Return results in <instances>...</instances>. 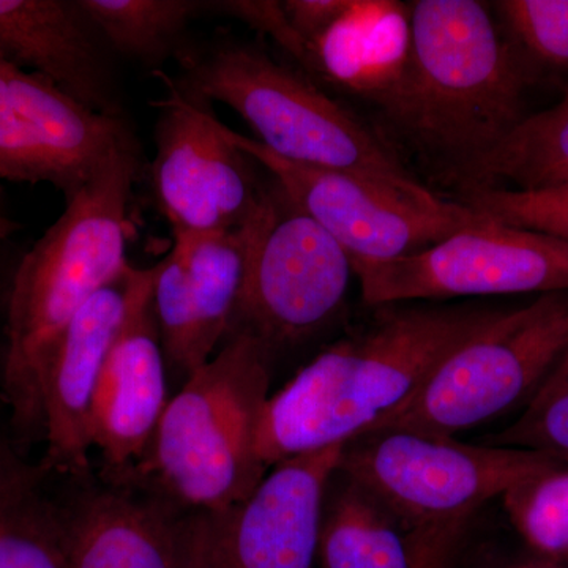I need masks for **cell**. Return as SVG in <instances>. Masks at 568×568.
<instances>
[{
	"instance_id": "6da1fadb",
	"label": "cell",
	"mask_w": 568,
	"mask_h": 568,
	"mask_svg": "<svg viewBox=\"0 0 568 568\" xmlns=\"http://www.w3.org/2000/svg\"><path fill=\"white\" fill-rule=\"evenodd\" d=\"M376 308L368 327L328 346L268 396L257 437L268 469L372 432L499 313L470 305Z\"/></svg>"
},
{
	"instance_id": "7a4b0ae2",
	"label": "cell",
	"mask_w": 568,
	"mask_h": 568,
	"mask_svg": "<svg viewBox=\"0 0 568 568\" xmlns=\"http://www.w3.org/2000/svg\"><path fill=\"white\" fill-rule=\"evenodd\" d=\"M141 171V148L115 152L20 257L3 324L2 362V394L20 436H43L44 383L63 332L130 264V201Z\"/></svg>"
},
{
	"instance_id": "3957f363",
	"label": "cell",
	"mask_w": 568,
	"mask_h": 568,
	"mask_svg": "<svg viewBox=\"0 0 568 568\" xmlns=\"http://www.w3.org/2000/svg\"><path fill=\"white\" fill-rule=\"evenodd\" d=\"M181 88L237 112L257 140L287 162L361 174L418 203H447L407 171L399 156L353 111L304 71L275 62L253 44L219 37L175 54Z\"/></svg>"
},
{
	"instance_id": "277c9868",
	"label": "cell",
	"mask_w": 568,
	"mask_h": 568,
	"mask_svg": "<svg viewBox=\"0 0 568 568\" xmlns=\"http://www.w3.org/2000/svg\"><path fill=\"white\" fill-rule=\"evenodd\" d=\"M409 18V77L395 122L463 166L525 118L530 73L484 2L417 0Z\"/></svg>"
},
{
	"instance_id": "5b68a950",
	"label": "cell",
	"mask_w": 568,
	"mask_h": 568,
	"mask_svg": "<svg viewBox=\"0 0 568 568\" xmlns=\"http://www.w3.org/2000/svg\"><path fill=\"white\" fill-rule=\"evenodd\" d=\"M272 357L263 339L237 328L168 402L144 463L175 506L223 510L268 473L257 437Z\"/></svg>"
},
{
	"instance_id": "8992f818",
	"label": "cell",
	"mask_w": 568,
	"mask_h": 568,
	"mask_svg": "<svg viewBox=\"0 0 568 568\" xmlns=\"http://www.w3.org/2000/svg\"><path fill=\"white\" fill-rule=\"evenodd\" d=\"M564 465L568 457L549 452L377 429L345 444L338 470L407 525L458 556L481 508Z\"/></svg>"
},
{
	"instance_id": "52a82bcc",
	"label": "cell",
	"mask_w": 568,
	"mask_h": 568,
	"mask_svg": "<svg viewBox=\"0 0 568 568\" xmlns=\"http://www.w3.org/2000/svg\"><path fill=\"white\" fill-rule=\"evenodd\" d=\"M568 354V291L499 313L377 429L454 436L525 410ZM368 432V433H372Z\"/></svg>"
},
{
	"instance_id": "ba28073f",
	"label": "cell",
	"mask_w": 568,
	"mask_h": 568,
	"mask_svg": "<svg viewBox=\"0 0 568 568\" xmlns=\"http://www.w3.org/2000/svg\"><path fill=\"white\" fill-rule=\"evenodd\" d=\"M245 233L244 287L231 332H252L275 353L342 312L354 276L349 254L274 181Z\"/></svg>"
},
{
	"instance_id": "9c48e42d",
	"label": "cell",
	"mask_w": 568,
	"mask_h": 568,
	"mask_svg": "<svg viewBox=\"0 0 568 568\" xmlns=\"http://www.w3.org/2000/svg\"><path fill=\"white\" fill-rule=\"evenodd\" d=\"M353 261L366 305L568 291V246L484 216L443 241L387 261Z\"/></svg>"
},
{
	"instance_id": "30bf717a",
	"label": "cell",
	"mask_w": 568,
	"mask_h": 568,
	"mask_svg": "<svg viewBox=\"0 0 568 568\" xmlns=\"http://www.w3.org/2000/svg\"><path fill=\"white\" fill-rule=\"evenodd\" d=\"M224 134L267 171L284 194L327 231L351 260H395L484 220L463 203L426 205L365 175L287 162L227 125Z\"/></svg>"
},
{
	"instance_id": "8fae6325",
	"label": "cell",
	"mask_w": 568,
	"mask_h": 568,
	"mask_svg": "<svg viewBox=\"0 0 568 568\" xmlns=\"http://www.w3.org/2000/svg\"><path fill=\"white\" fill-rule=\"evenodd\" d=\"M343 447L284 459L241 503L189 514L190 568H315Z\"/></svg>"
},
{
	"instance_id": "7c38bea8",
	"label": "cell",
	"mask_w": 568,
	"mask_h": 568,
	"mask_svg": "<svg viewBox=\"0 0 568 568\" xmlns=\"http://www.w3.org/2000/svg\"><path fill=\"white\" fill-rule=\"evenodd\" d=\"M156 74L166 92L152 102L159 108L152 178L173 234L241 230L265 192L256 162L227 140L211 102Z\"/></svg>"
},
{
	"instance_id": "4fadbf2b",
	"label": "cell",
	"mask_w": 568,
	"mask_h": 568,
	"mask_svg": "<svg viewBox=\"0 0 568 568\" xmlns=\"http://www.w3.org/2000/svg\"><path fill=\"white\" fill-rule=\"evenodd\" d=\"M155 267L153 304L166 365L185 377L207 364L233 328L246 265V233H174Z\"/></svg>"
},
{
	"instance_id": "5bb4252c",
	"label": "cell",
	"mask_w": 568,
	"mask_h": 568,
	"mask_svg": "<svg viewBox=\"0 0 568 568\" xmlns=\"http://www.w3.org/2000/svg\"><path fill=\"white\" fill-rule=\"evenodd\" d=\"M153 282L155 267H132L125 315L92 398V447L115 470L144 462L170 402Z\"/></svg>"
},
{
	"instance_id": "9a60e30c",
	"label": "cell",
	"mask_w": 568,
	"mask_h": 568,
	"mask_svg": "<svg viewBox=\"0 0 568 568\" xmlns=\"http://www.w3.org/2000/svg\"><path fill=\"white\" fill-rule=\"evenodd\" d=\"M111 48L80 0H0V59L47 78L89 110L126 118Z\"/></svg>"
},
{
	"instance_id": "2e32d148",
	"label": "cell",
	"mask_w": 568,
	"mask_h": 568,
	"mask_svg": "<svg viewBox=\"0 0 568 568\" xmlns=\"http://www.w3.org/2000/svg\"><path fill=\"white\" fill-rule=\"evenodd\" d=\"M132 264L92 295L63 332L52 357L43 394V437L47 455L41 466L78 473L91 452V406L104 358L121 327L129 302Z\"/></svg>"
},
{
	"instance_id": "e0dca14e",
	"label": "cell",
	"mask_w": 568,
	"mask_h": 568,
	"mask_svg": "<svg viewBox=\"0 0 568 568\" xmlns=\"http://www.w3.org/2000/svg\"><path fill=\"white\" fill-rule=\"evenodd\" d=\"M69 568H190L186 519L122 489L58 504Z\"/></svg>"
},
{
	"instance_id": "ac0fdd59",
	"label": "cell",
	"mask_w": 568,
	"mask_h": 568,
	"mask_svg": "<svg viewBox=\"0 0 568 568\" xmlns=\"http://www.w3.org/2000/svg\"><path fill=\"white\" fill-rule=\"evenodd\" d=\"M310 52L313 81L338 85L396 121L409 77V6L394 0H351L349 9Z\"/></svg>"
},
{
	"instance_id": "d6986e66",
	"label": "cell",
	"mask_w": 568,
	"mask_h": 568,
	"mask_svg": "<svg viewBox=\"0 0 568 568\" xmlns=\"http://www.w3.org/2000/svg\"><path fill=\"white\" fill-rule=\"evenodd\" d=\"M6 73L14 108L65 181V200L91 181L115 152L141 148L126 118L89 110L47 78L9 62Z\"/></svg>"
},
{
	"instance_id": "ffe728a7",
	"label": "cell",
	"mask_w": 568,
	"mask_h": 568,
	"mask_svg": "<svg viewBox=\"0 0 568 568\" xmlns=\"http://www.w3.org/2000/svg\"><path fill=\"white\" fill-rule=\"evenodd\" d=\"M457 558L336 469L324 503L323 568H454Z\"/></svg>"
},
{
	"instance_id": "44dd1931",
	"label": "cell",
	"mask_w": 568,
	"mask_h": 568,
	"mask_svg": "<svg viewBox=\"0 0 568 568\" xmlns=\"http://www.w3.org/2000/svg\"><path fill=\"white\" fill-rule=\"evenodd\" d=\"M463 189L538 190L568 186V93L523 118L495 148L455 170Z\"/></svg>"
},
{
	"instance_id": "7402d4cb",
	"label": "cell",
	"mask_w": 568,
	"mask_h": 568,
	"mask_svg": "<svg viewBox=\"0 0 568 568\" xmlns=\"http://www.w3.org/2000/svg\"><path fill=\"white\" fill-rule=\"evenodd\" d=\"M114 54L155 67L178 54L190 22L211 2L200 0H80Z\"/></svg>"
},
{
	"instance_id": "603a6c76",
	"label": "cell",
	"mask_w": 568,
	"mask_h": 568,
	"mask_svg": "<svg viewBox=\"0 0 568 568\" xmlns=\"http://www.w3.org/2000/svg\"><path fill=\"white\" fill-rule=\"evenodd\" d=\"M41 477L0 507V568H69L58 503L41 493Z\"/></svg>"
},
{
	"instance_id": "cb8c5ba5",
	"label": "cell",
	"mask_w": 568,
	"mask_h": 568,
	"mask_svg": "<svg viewBox=\"0 0 568 568\" xmlns=\"http://www.w3.org/2000/svg\"><path fill=\"white\" fill-rule=\"evenodd\" d=\"M503 500L529 551L568 567V465L529 478Z\"/></svg>"
},
{
	"instance_id": "d4e9b609",
	"label": "cell",
	"mask_w": 568,
	"mask_h": 568,
	"mask_svg": "<svg viewBox=\"0 0 568 568\" xmlns=\"http://www.w3.org/2000/svg\"><path fill=\"white\" fill-rule=\"evenodd\" d=\"M493 10L529 73L568 70V0H499Z\"/></svg>"
},
{
	"instance_id": "484cf974",
	"label": "cell",
	"mask_w": 568,
	"mask_h": 568,
	"mask_svg": "<svg viewBox=\"0 0 568 568\" xmlns=\"http://www.w3.org/2000/svg\"><path fill=\"white\" fill-rule=\"evenodd\" d=\"M463 204L489 220L549 235L568 246V186L538 192L469 189Z\"/></svg>"
},
{
	"instance_id": "4316f807",
	"label": "cell",
	"mask_w": 568,
	"mask_h": 568,
	"mask_svg": "<svg viewBox=\"0 0 568 568\" xmlns=\"http://www.w3.org/2000/svg\"><path fill=\"white\" fill-rule=\"evenodd\" d=\"M484 444L568 457V354L517 420Z\"/></svg>"
},
{
	"instance_id": "83f0119b",
	"label": "cell",
	"mask_w": 568,
	"mask_h": 568,
	"mask_svg": "<svg viewBox=\"0 0 568 568\" xmlns=\"http://www.w3.org/2000/svg\"><path fill=\"white\" fill-rule=\"evenodd\" d=\"M0 181L50 183L67 192L65 181L48 159L11 100L6 62L0 59Z\"/></svg>"
},
{
	"instance_id": "f1b7e54d",
	"label": "cell",
	"mask_w": 568,
	"mask_h": 568,
	"mask_svg": "<svg viewBox=\"0 0 568 568\" xmlns=\"http://www.w3.org/2000/svg\"><path fill=\"white\" fill-rule=\"evenodd\" d=\"M212 9L223 11L235 20L245 22L257 32L271 37L280 48L312 78V52L284 17L282 3L268 0H233V2H212Z\"/></svg>"
},
{
	"instance_id": "f546056e",
	"label": "cell",
	"mask_w": 568,
	"mask_h": 568,
	"mask_svg": "<svg viewBox=\"0 0 568 568\" xmlns=\"http://www.w3.org/2000/svg\"><path fill=\"white\" fill-rule=\"evenodd\" d=\"M280 3L291 28L308 47H312L345 14L351 0H284Z\"/></svg>"
},
{
	"instance_id": "4dcf8cb0",
	"label": "cell",
	"mask_w": 568,
	"mask_h": 568,
	"mask_svg": "<svg viewBox=\"0 0 568 568\" xmlns=\"http://www.w3.org/2000/svg\"><path fill=\"white\" fill-rule=\"evenodd\" d=\"M43 467L26 465L6 437L0 436V507L43 476Z\"/></svg>"
},
{
	"instance_id": "1f68e13d",
	"label": "cell",
	"mask_w": 568,
	"mask_h": 568,
	"mask_svg": "<svg viewBox=\"0 0 568 568\" xmlns=\"http://www.w3.org/2000/svg\"><path fill=\"white\" fill-rule=\"evenodd\" d=\"M3 242L6 241H0V323L6 324L11 284L20 260H14L13 254L3 248Z\"/></svg>"
},
{
	"instance_id": "d6a6232c",
	"label": "cell",
	"mask_w": 568,
	"mask_h": 568,
	"mask_svg": "<svg viewBox=\"0 0 568 568\" xmlns=\"http://www.w3.org/2000/svg\"><path fill=\"white\" fill-rule=\"evenodd\" d=\"M503 568H568L558 560L545 558V556L536 555V552L529 551L528 555L521 556V558L511 560L507 566Z\"/></svg>"
},
{
	"instance_id": "836d02e7",
	"label": "cell",
	"mask_w": 568,
	"mask_h": 568,
	"mask_svg": "<svg viewBox=\"0 0 568 568\" xmlns=\"http://www.w3.org/2000/svg\"><path fill=\"white\" fill-rule=\"evenodd\" d=\"M18 227H20V224L0 213V241H7Z\"/></svg>"
},
{
	"instance_id": "e575fe53",
	"label": "cell",
	"mask_w": 568,
	"mask_h": 568,
	"mask_svg": "<svg viewBox=\"0 0 568 568\" xmlns=\"http://www.w3.org/2000/svg\"><path fill=\"white\" fill-rule=\"evenodd\" d=\"M0 197H2V185H0ZM2 213V212H0Z\"/></svg>"
}]
</instances>
